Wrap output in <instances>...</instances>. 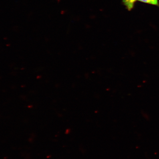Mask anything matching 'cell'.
<instances>
[{
  "instance_id": "1",
  "label": "cell",
  "mask_w": 159,
  "mask_h": 159,
  "mask_svg": "<svg viewBox=\"0 0 159 159\" xmlns=\"http://www.w3.org/2000/svg\"><path fill=\"white\" fill-rule=\"evenodd\" d=\"M137 0H123L122 2L127 9L128 11H130L134 8V3Z\"/></svg>"
},
{
  "instance_id": "2",
  "label": "cell",
  "mask_w": 159,
  "mask_h": 159,
  "mask_svg": "<svg viewBox=\"0 0 159 159\" xmlns=\"http://www.w3.org/2000/svg\"><path fill=\"white\" fill-rule=\"evenodd\" d=\"M139 1L152 5L159 6L158 0H138Z\"/></svg>"
}]
</instances>
